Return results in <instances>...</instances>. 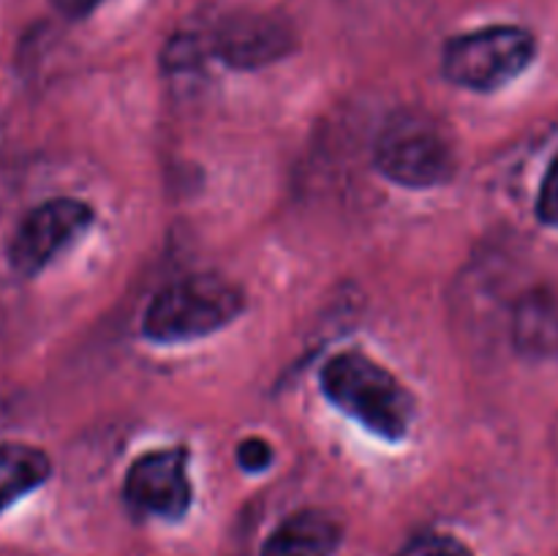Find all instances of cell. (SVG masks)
I'll return each mask as SVG.
<instances>
[{
  "mask_svg": "<svg viewBox=\"0 0 558 556\" xmlns=\"http://www.w3.org/2000/svg\"><path fill=\"white\" fill-rule=\"evenodd\" d=\"M322 392L332 407L387 442H401L414 423V396L365 352H338L322 365Z\"/></svg>",
  "mask_w": 558,
  "mask_h": 556,
  "instance_id": "1",
  "label": "cell"
},
{
  "mask_svg": "<svg viewBox=\"0 0 558 556\" xmlns=\"http://www.w3.org/2000/svg\"><path fill=\"white\" fill-rule=\"evenodd\" d=\"M245 311V292L216 273L178 278L153 294L142 336L156 343L199 341L232 325Z\"/></svg>",
  "mask_w": 558,
  "mask_h": 556,
  "instance_id": "2",
  "label": "cell"
},
{
  "mask_svg": "<svg viewBox=\"0 0 558 556\" xmlns=\"http://www.w3.org/2000/svg\"><path fill=\"white\" fill-rule=\"evenodd\" d=\"M376 169L403 189H436L456 178V145L436 120L403 112L385 125L374 150Z\"/></svg>",
  "mask_w": 558,
  "mask_h": 556,
  "instance_id": "3",
  "label": "cell"
},
{
  "mask_svg": "<svg viewBox=\"0 0 558 556\" xmlns=\"http://www.w3.org/2000/svg\"><path fill=\"white\" fill-rule=\"evenodd\" d=\"M537 58V38L518 25H490L447 41L441 71L458 87L494 93L510 85Z\"/></svg>",
  "mask_w": 558,
  "mask_h": 556,
  "instance_id": "4",
  "label": "cell"
},
{
  "mask_svg": "<svg viewBox=\"0 0 558 556\" xmlns=\"http://www.w3.org/2000/svg\"><path fill=\"white\" fill-rule=\"evenodd\" d=\"M93 227V207L74 196H54L33 207L9 243V265L33 278Z\"/></svg>",
  "mask_w": 558,
  "mask_h": 556,
  "instance_id": "5",
  "label": "cell"
},
{
  "mask_svg": "<svg viewBox=\"0 0 558 556\" xmlns=\"http://www.w3.org/2000/svg\"><path fill=\"white\" fill-rule=\"evenodd\" d=\"M123 499L140 516L180 521L194 501L189 450L161 447V450H147L136 456L125 472Z\"/></svg>",
  "mask_w": 558,
  "mask_h": 556,
  "instance_id": "6",
  "label": "cell"
},
{
  "mask_svg": "<svg viewBox=\"0 0 558 556\" xmlns=\"http://www.w3.org/2000/svg\"><path fill=\"white\" fill-rule=\"evenodd\" d=\"M292 49V27L276 14H232L213 33V52L232 69H262Z\"/></svg>",
  "mask_w": 558,
  "mask_h": 556,
  "instance_id": "7",
  "label": "cell"
},
{
  "mask_svg": "<svg viewBox=\"0 0 558 556\" xmlns=\"http://www.w3.org/2000/svg\"><path fill=\"white\" fill-rule=\"evenodd\" d=\"M343 540L341 523L322 510H298L283 518L259 556H332Z\"/></svg>",
  "mask_w": 558,
  "mask_h": 556,
  "instance_id": "8",
  "label": "cell"
},
{
  "mask_svg": "<svg viewBox=\"0 0 558 556\" xmlns=\"http://www.w3.org/2000/svg\"><path fill=\"white\" fill-rule=\"evenodd\" d=\"M52 474V461L41 447L25 442H0V512L44 485Z\"/></svg>",
  "mask_w": 558,
  "mask_h": 556,
  "instance_id": "9",
  "label": "cell"
},
{
  "mask_svg": "<svg viewBox=\"0 0 558 556\" xmlns=\"http://www.w3.org/2000/svg\"><path fill=\"white\" fill-rule=\"evenodd\" d=\"M512 341L529 358L558 352V300L548 292H532L518 303L512 319Z\"/></svg>",
  "mask_w": 558,
  "mask_h": 556,
  "instance_id": "10",
  "label": "cell"
},
{
  "mask_svg": "<svg viewBox=\"0 0 558 556\" xmlns=\"http://www.w3.org/2000/svg\"><path fill=\"white\" fill-rule=\"evenodd\" d=\"M396 556H474L466 543H461L452 534L423 532L414 534Z\"/></svg>",
  "mask_w": 558,
  "mask_h": 556,
  "instance_id": "11",
  "label": "cell"
},
{
  "mask_svg": "<svg viewBox=\"0 0 558 556\" xmlns=\"http://www.w3.org/2000/svg\"><path fill=\"white\" fill-rule=\"evenodd\" d=\"M537 218L545 227L558 229V156L550 161L537 196Z\"/></svg>",
  "mask_w": 558,
  "mask_h": 556,
  "instance_id": "12",
  "label": "cell"
},
{
  "mask_svg": "<svg viewBox=\"0 0 558 556\" xmlns=\"http://www.w3.org/2000/svg\"><path fill=\"white\" fill-rule=\"evenodd\" d=\"M238 463L245 472H265L272 463L270 442L262 439V436H245L238 445Z\"/></svg>",
  "mask_w": 558,
  "mask_h": 556,
  "instance_id": "13",
  "label": "cell"
},
{
  "mask_svg": "<svg viewBox=\"0 0 558 556\" xmlns=\"http://www.w3.org/2000/svg\"><path fill=\"white\" fill-rule=\"evenodd\" d=\"M98 3H101V0H54V5H58L65 16H71V20H82V16L90 14Z\"/></svg>",
  "mask_w": 558,
  "mask_h": 556,
  "instance_id": "14",
  "label": "cell"
}]
</instances>
